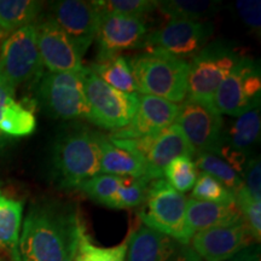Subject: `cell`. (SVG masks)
Listing matches in <instances>:
<instances>
[{
    "label": "cell",
    "mask_w": 261,
    "mask_h": 261,
    "mask_svg": "<svg viewBox=\"0 0 261 261\" xmlns=\"http://www.w3.org/2000/svg\"><path fill=\"white\" fill-rule=\"evenodd\" d=\"M179 106L175 103L149 94L139 96L138 109L129 123L113 130L109 137L116 139H135L156 135L173 125L177 120Z\"/></svg>",
    "instance_id": "e0dca14e"
},
{
    "label": "cell",
    "mask_w": 261,
    "mask_h": 261,
    "mask_svg": "<svg viewBox=\"0 0 261 261\" xmlns=\"http://www.w3.org/2000/svg\"><path fill=\"white\" fill-rule=\"evenodd\" d=\"M41 9L42 3L34 0H0V31L11 34L31 25Z\"/></svg>",
    "instance_id": "484cf974"
},
{
    "label": "cell",
    "mask_w": 261,
    "mask_h": 261,
    "mask_svg": "<svg viewBox=\"0 0 261 261\" xmlns=\"http://www.w3.org/2000/svg\"><path fill=\"white\" fill-rule=\"evenodd\" d=\"M261 73L260 64L253 58L243 56L228 74L213 98L218 113L237 117L260 107Z\"/></svg>",
    "instance_id": "30bf717a"
},
{
    "label": "cell",
    "mask_w": 261,
    "mask_h": 261,
    "mask_svg": "<svg viewBox=\"0 0 261 261\" xmlns=\"http://www.w3.org/2000/svg\"><path fill=\"white\" fill-rule=\"evenodd\" d=\"M227 261H260V247L256 243L244 248Z\"/></svg>",
    "instance_id": "74e56055"
},
{
    "label": "cell",
    "mask_w": 261,
    "mask_h": 261,
    "mask_svg": "<svg viewBox=\"0 0 261 261\" xmlns=\"http://www.w3.org/2000/svg\"><path fill=\"white\" fill-rule=\"evenodd\" d=\"M163 177L173 189L180 194H185L194 188L198 172L192 159L180 156L168 163L163 172Z\"/></svg>",
    "instance_id": "f546056e"
},
{
    "label": "cell",
    "mask_w": 261,
    "mask_h": 261,
    "mask_svg": "<svg viewBox=\"0 0 261 261\" xmlns=\"http://www.w3.org/2000/svg\"><path fill=\"white\" fill-rule=\"evenodd\" d=\"M96 142L99 149L100 173L122 178L146 177L142 160L125 149L117 148L108 136L96 130Z\"/></svg>",
    "instance_id": "44dd1931"
},
{
    "label": "cell",
    "mask_w": 261,
    "mask_h": 261,
    "mask_svg": "<svg viewBox=\"0 0 261 261\" xmlns=\"http://www.w3.org/2000/svg\"><path fill=\"white\" fill-rule=\"evenodd\" d=\"M122 177L99 173V174L94 175L87 181H85L79 188V190L85 192L91 200L97 202V203L112 208L116 192L122 185Z\"/></svg>",
    "instance_id": "f1b7e54d"
},
{
    "label": "cell",
    "mask_w": 261,
    "mask_h": 261,
    "mask_svg": "<svg viewBox=\"0 0 261 261\" xmlns=\"http://www.w3.org/2000/svg\"><path fill=\"white\" fill-rule=\"evenodd\" d=\"M128 238L114 247H99L94 244L86 230L81 234L79 246L73 261H125Z\"/></svg>",
    "instance_id": "83f0119b"
},
{
    "label": "cell",
    "mask_w": 261,
    "mask_h": 261,
    "mask_svg": "<svg viewBox=\"0 0 261 261\" xmlns=\"http://www.w3.org/2000/svg\"><path fill=\"white\" fill-rule=\"evenodd\" d=\"M194 162L196 167L201 169V172L207 173L219 180L234 195L243 188V180L241 175L234 171L230 163L220 156L210 154V152H201V154L195 155Z\"/></svg>",
    "instance_id": "4316f807"
},
{
    "label": "cell",
    "mask_w": 261,
    "mask_h": 261,
    "mask_svg": "<svg viewBox=\"0 0 261 261\" xmlns=\"http://www.w3.org/2000/svg\"><path fill=\"white\" fill-rule=\"evenodd\" d=\"M213 33L211 21H169L149 32L144 48H160L180 60H192L210 42Z\"/></svg>",
    "instance_id": "7c38bea8"
},
{
    "label": "cell",
    "mask_w": 261,
    "mask_h": 261,
    "mask_svg": "<svg viewBox=\"0 0 261 261\" xmlns=\"http://www.w3.org/2000/svg\"><path fill=\"white\" fill-rule=\"evenodd\" d=\"M48 18L70 39L81 57L86 54L96 38L100 9L96 2L60 0L51 3Z\"/></svg>",
    "instance_id": "4fadbf2b"
},
{
    "label": "cell",
    "mask_w": 261,
    "mask_h": 261,
    "mask_svg": "<svg viewBox=\"0 0 261 261\" xmlns=\"http://www.w3.org/2000/svg\"><path fill=\"white\" fill-rule=\"evenodd\" d=\"M242 220L236 203H215L189 198L187 203V228L192 237L196 232L212 227L225 226Z\"/></svg>",
    "instance_id": "ffe728a7"
},
{
    "label": "cell",
    "mask_w": 261,
    "mask_h": 261,
    "mask_svg": "<svg viewBox=\"0 0 261 261\" xmlns=\"http://www.w3.org/2000/svg\"><path fill=\"white\" fill-rule=\"evenodd\" d=\"M37 128L34 113L24 104L10 98L0 115V137L3 139L21 138L32 135Z\"/></svg>",
    "instance_id": "d4e9b609"
},
{
    "label": "cell",
    "mask_w": 261,
    "mask_h": 261,
    "mask_svg": "<svg viewBox=\"0 0 261 261\" xmlns=\"http://www.w3.org/2000/svg\"><path fill=\"white\" fill-rule=\"evenodd\" d=\"M37 97L48 115L60 120L89 119V106L85 97L81 73L41 74Z\"/></svg>",
    "instance_id": "ba28073f"
},
{
    "label": "cell",
    "mask_w": 261,
    "mask_h": 261,
    "mask_svg": "<svg viewBox=\"0 0 261 261\" xmlns=\"http://www.w3.org/2000/svg\"><path fill=\"white\" fill-rule=\"evenodd\" d=\"M169 261H202L201 257L189 247V244H179L177 250Z\"/></svg>",
    "instance_id": "8d00e7d4"
},
{
    "label": "cell",
    "mask_w": 261,
    "mask_h": 261,
    "mask_svg": "<svg viewBox=\"0 0 261 261\" xmlns=\"http://www.w3.org/2000/svg\"><path fill=\"white\" fill-rule=\"evenodd\" d=\"M159 0H103L96 4L104 12L144 18L159 8Z\"/></svg>",
    "instance_id": "d6a6232c"
},
{
    "label": "cell",
    "mask_w": 261,
    "mask_h": 261,
    "mask_svg": "<svg viewBox=\"0 0 261 261\" xmlns=\"http://www.w3.org/2000/svg\"><path fill=\"white\" fill-rule=\"evenodd\" d=\"M84 231L74 204L54 201L33 205L19 234L21 261H73Z\"/></svg>",
    "instance_id": "6da1fadb"
},
{
    "label": "cell",
    "mask_w": 261,
    "mask_h": 261,
    "mask_svg": "<svg viewBox=\"0 0 261 261\" xmlns=\"http://www.w3.org/2000/svg\"><path fill=\"white\" fill-rule=\"evenodd\" d=\"M117 148L125 149L142 160L146 168V177L155 180L163 178L168 163L180 156L192 159L195 150L177 123L168 126L156 135L135 139H116L108 136Z\"/></svg>",
    "instance_id": "8992f818"
},
{
    "label": "cell",
    "mask_w": 261,
    "mask_h": 261,
    "mask_svg": "<svg viewBox=\"0 0 261 261\" xmlns=\"http://www.w3.org/2000/svg\"><path fill=\"white\" fill-rule=\"evenodd\" d=\"M190 198L215 203H236V195L232 191L203 172L198 173L194 188L191 189Z\"/></svg>",
    "instance_id": "4dcf8cb0"
},
{
    "label": "cell",
    "mask_w": 261,
    "mask_h": 261,
    "mask_svg": "<svg viewBox=\"0 0 261 261\" xmlns=\"http://www.w3.org/2000/svg\"><path fill=\"white\" fill-rule=\"evenodd\" d=\"M87 68L100 80L117 91L125 93H139L128 58L122 55L97 58Z\"/></svg>",
    "instance_id": "603a6c76"
},
{
    "label": "cell",
    "mask_w": 261,
    "mask_h": 261,
    "mask_svg": "<svg viewBox=\"0 0 261 261\" xmlns=\"http://www.w3.org/2000/svg\"><path fill=\"white\" fill-rule=\"evenodd\" d=\"M15 89H12L11 86H9L8 84L3 83V81H0V115H2V112H3V108L6 104V102L10 99V98H14L15 97ZM3 138L0 137V140ZM4 140V139H3Z\"/></svg>",
    "instance_id": "f35d334b"
},
{
    "label": "cell",
    "mask_w": 261,
    "mask_h": 261,
    "mask_svg": "<svg viewBox=\"0 0 261 261\" xmlns=\"http://www.w3.org/2000/svg\"><path fill=\"white\" fill-rule=\"evenodd\" d=\"M100 173L96 130L83 125L63 129L52 150V179L60 190L74 191Z\"/></svg>",
    "instance_id": "7a4b0ae2"
},
{
    "label": "cell",
    "mask_w": 261,
    "mask_h": 261,
    "mask_svg": "<svg viewBox=\"0 0 261 261\" xmlns=\"http://www.w3.org/2000/svg\"><path fill=\"white\" fill-rule=\"evenodd\" d=\"M254 243L256 242L242 219L196 232L190 240V248L202 261H227Z\"/></svg>",
    "instance_id": "9a60e30c"
},
{
    "label": "cell",
    "mask_w": 261,
    "mask_h": 261,
    "mask_svg": "<svg viewBox=\"0 0 261 261\" xmlns=\"http://www.w3.org/2000/svg\"><path fill=\"white\" fill-rule=\"evenodd\" d=\"M34 25L42 64L50 73H81L84 70L83 57L51 18L47 17Z\"/></svg>",
    "instance_id": "2e32d148"
},
{
    "label": "cell",
    "mask_w": 261,
    "mask_h": 261,
    "mask_svg": "<svg viewBox=\"0 0 261 261\" xmlns=\"http://www.w3.org/2000/svg\"><path fill=\"white\" fill-rule=\"evenodd\" d=\"M244 188L255 200L261 201V163L259 156L250 158L242 172Z\"/></svg>",
    "instance_id": "e575fe53"
},
{
    "label": "cell",
    "mask_w": 261,
    "mask_h": 261,
    "mask_svg": "<svg viewBox=\"0 0 261 261\" xmlns=\"http://www.w3.org/2000/svg\"><path fill=\"white\" fill-rule=\"evenodd\" d=\"M260 107L237 116L228 127H224L223 138L218 156L240 154L250 158V151L260 140Z\"/></svg>",
    "instance_id": "ac0fdd59"
},
{
    "label": "cell",
    "mask_w": 261,
    "mask_h": 261,
    "mask_svg": "<svg viewBox=\"0 0 261 261\" xmlns=\"http://www.w3.org/2000/svg\"><path fill=\"white\" fill-rule=\"evenodd\" d=\"M236 204L242 215V219L249 228L255 242H260L261 237V201L255 200L246 188L236 194Z\"/></svg>",
    "instance_id": "836d02e7"
},
{
    "label": "cell",
    "mask_w": 261,
    "mask_h": 261,
    "mask_svg": "<svg viewBox=\"0 0 261 261\" xmlns=\"http://www.w3.org/2000/svg\"><path fill=\"white\" fill-rule=\"evenodd\" d=\"M23 202L9 197L0 189V249L10 254L12 261H21L19 232H21Z\"/></svg>",
    "instance_id": "7402d4cb"
},
{
    "label": "cell",
    "mask_w": 261,
    "mask_h": 261,
    "mask_svg": "<svg viewBox=\"0 0 261 261\" xmlns=\"http://www.w3.org/2000/svg\"><path fill=\"white\" fill-rule=\"evenodd\" d=\"M179 244L171 237L140 225L129 234L125 261H169Z\"/></svg>",
    "instance_id": "d6986e66"
},
{
    "label": "cell",
    "mask_w": 261,
    "mask_h": 261,
    "mask_svg": "<svg viewBox=\"0 0 261 261\" xmlns=\"http://www.w3.org/2000/svg\"><path fill=\"white\" fill-rule=\"evenodd\" d=\"M243 56L232 42H208L189 63L187 98L213 106L218 87Z\"/></svg>",
    "instance_id": "277c9868"
},
{
    "label": "cell",
    "mask_w": 261,
    "mask_h": 261,
    "mask_svg": "<svg viewBox=\"0 0 261 261\" xmlns=\"http://www.w3.org/2000/svg\"><path fill=\"white\" fill-rule=\"evenodd\" d=\"M83 79L85 97L90 110L87 121L109 130L120 129L128 125L138 109L139 94L115 90L87 67L83 70Z\"/></svg>",
    "instance_id": "52a82bcc"
},
{
    "label": "cell",
    "mask_w": 261,
    "mask_h": 261,
    "mask_svg": "<svg viewBox=\"0 0 261 261\" xmlns=\"http://www.w3.org/2000/svg\"><path fill=\"white\" fill-rule=\"evenodd\" d=\"M180 127L196 154L210 152L218 155L225 122L214 106L185 98L179 106L175 122Z\"/></svg>",
    "instance_id": "8fae6325"
},
{
    "label": "cell",
    "mask_w": 261,
    "mask_h": 261,
    "mask_svg": "<svg viewBox=\"0 0 261 261\" xmlns=\"http://www.w3.org/2000/svg\"><path fill=\"white\" fill-rule=\"evenodd\" d=\"M149 34L144 18L110 14L100 10L94 40L97 44V58L116 56L122 51L144 48Z\"/></svg>",
    "instance_id": "5bb4252c"
},
{
    "label": "cell",
    "mask_w": 261,
    "mask_h": 261,
    "mask_svg": "<svg viewBox=\"0 0 261 261\" xmlns=\"http://www.w3.org/2000/svg\"><path fill=\"white\" fill-rule=\"evenodd\" d=\"M217 0H165L159 3V10L169 21H208L220 11Z\"/></svg>",
    "instance_id": "cb8c5ba5"
},
{
    "label": "cell",
    "mask_w": 261,
    "mask_h": 261,
    "mask_svg": "<svg viewBox=\"0 0 261 261\" xmlns=\"http://www.w3.org/2000/svg\"><path fill=\"white\" fill-rule=\"evenodd\" d=\"M187 196L173 189L165 178L155 179L139 205L138 217L143 225L187 246L191 240L187 228Z\"/></svg>",
    "instance_id": "5b68a950"
},
{
    "label": "cell",
    "mask_w": 261,
    "mask_h": 261,
    "mask_svg": "<svg viewBox=\"0 0 261 261\" xmlns=\"http://www.w3.org/2000/svg\"><path fill=\"white\" fill-rule=\"evenodd\" d=\"M152 180L148 177L123 178L113 202L114 210H129L139 207L145 200L149 185Z\"/></svg>",
    "instance_id": "1f68e13d"
},
{
    "label": "cell",
    "mask_w": 261,
    "mask_h": 261,
    "mask_svg": "<svg viewBox=\"0 0 261 261\" xmlns=\"http://www.w3.org/2000/svg\"><path fill=\"white\" fill-rule=\"evenodd\" d=\"M127 58L140 93L175 104L184 102L188 94V61L160 48H145Z\"/></svg>",
    "instance_id": "3957f363"
},
{
    "label": "cell",
    "mask_w": 261,
    "mask_h": 261,
    "mask_svg": "<svg viewBox=\"0 0 261 261\" xmlns=\"http://www.w3.org/2000/svg\"><path fill=\"white\" fill-rule=\"evenodd\" d=\"M238 16L254 32H260L261 28V3L260 0H237L234 4Z\"/></svg>",
    "instance_id": "d590c367"
},
{
    "label": "cell",
    "mask_w": 261,
    "mask_h": 261,
    "mask_svg": "<svg viewBox=\"0 0 261 261\" xmlns=\"http://www.w3.org/2000/svg\"><path fill=\"white\" fill-rule=\"evenodd\" d=\"M35 25H25L9 35L0 50V81L17 89L42 74Z\"/></svg>",
    "instance_id": "9c48e42d"
}]
</instances>
